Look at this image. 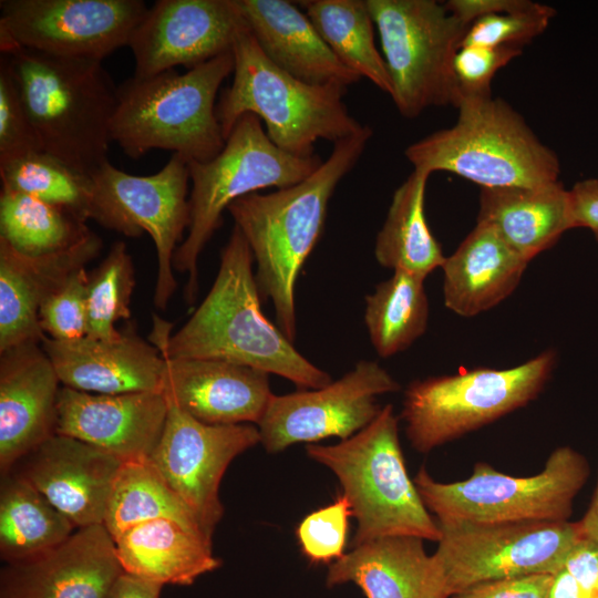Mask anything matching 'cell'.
Returning <instances> with one entry per match:
<instances>
[{
  "label": "cell",
  "instance_id": "16",
  "mask_svg": "<svg viewBox=\"0 0 598 598\" xmlns=\"http://www.w3.org/2000/svg\"><path fill=\"white\" fill-rule=\"evenodd\" d=\"M166 423L148 462L212 542L224 515L220 482L229 464L260 443L252 424L210 425L168 402Z\"/></svg>",
  "mask_w": 598,
  "mask_h": 598
},
{
  "label": "cell",
  "instance_id": "26",
  "mask_svg": "<svg viewBox=\"0 0 598 598\" xmlns=\"http://www.w3.org/2000/svg\"><path fill=\"white\" fill-rule=\"evenodd\" d=\"M415 536H388L352 547L330 564L328 587L352 582L367 598H450L441 570Z\"/></svg>",
  "mask_w": 598,
  "mask_h": 598
},
{
  "label": "cell",
  "instance_id": "48",
  "mask_svg": "<svg viewBox=\"0 0 598 598\" xmlns=\"http://www.w3.org/2000/svg\"><path fill=\"white\" fill-rule=\"evenodd\" d=\"M548 598H581L574 577L564 566L554 574Z\"/></svg>",
  "mask_w": 598,
  "mask_h": 598
},
{
  "label": "cell",
  "instance_id": "10",
  "mask_svg": "<svg viewBox=\"0 0 598 598\" xmlns=\"http://www.w3.org/2000/svg\"><path fill=\"white\" fill-rule=\"evenodd\" d=\"M555 364L556 352L546 350L508 369L476 368L412 381L401 411L411 446L429 453L525 406Z\"/></svg>",
  "mask_w": 598,
  "mask_h": 598
},
{
  "label": "cell",
  "instance_id": "22",
  "mask_svg": "<svg viewBox=\"0 0 598 598\" xmlns=\"http://www.w3.org/2000/svg\"><path fill=\"white\" fill-rule=\"evenodd\" d=\"M162 354L166 400L203 423L258 424L274 395L265 371L218 359Z\"/></svg>",
  "mask_w": 598,
  "mask_h": 598
},
{
  "label": "cell",
  "instance_id": "23",
  "mask_svg": "<svg viewBox=\"0 0 598 598\" xmlns=\"http://www.w3.org/2000/svg\"><path fill=\"white\" fill-rule=\"evenodd\" d=\"M121 331L115 340L45 337L41 344L63 386L96 394L163 392L159 349L141 338L132 323Z\"/></svg>",
  "mask_w": 598,
  "mask_h": 598
},
{
  "label": "cell",
  "instance_id": "39",
  "mask_svg": "<svg viewBox=\"0 0 598 598\" xmlns=\"http://www.w3.org/2000/svg\"><path fill=\"white\" fill-rule=\"evenodd\" d=\"M556 11L537 3L523 11L485 16L466 30L462 45L522 48L542 34Z\"/></svg>",
  "mask_w": 598,
  "mask_h": 598
},
{
  "label": "cell",
  "instance_id": "12",
  "mask_svg": "<svg viewBox=\"0 0 598 598\" xmlns=\"http://www.w3.org/2000/svg\"><path fill=\"white\" fill-rule=\"evenodd\" d=\"M91 178L90 219L126 237L151 236L157 257L153 301L165 310L177 288L173 257L189 225L187 162L173 154L157 173L138 176L105 161Z\"/></svg>",
  "mask_w": 598,
  "mask_h": 598
},
{
  "label": "cell",
  "instance_id": "44",
  "mask_svg": "<svg viewBox=\"0 0 598 598\" xmlns=\"http://www.w3.org/2000/svg\"><path fill=\"white\" fill-rule=\"evenodd\" d=\"M564 567L574 577L581 598H598V543L584 536L568 555Z\"/></svg>",
  "mask_w": 598,
  "mask_h": 598
},
{
  "label": "cell",
  "instance_id": "32",
  "mask_svg": "<svg viewBox=\"0 0 598 598\" xmlns=\"http://www.w3.org/2000/svg\"><path fill=\"white\" fill-rule=\"evenodd\" d=\"M338 60L391 96L392 84L374 42L373 19L365 0L300 2Z\"/></svg>",
  "mask_w": 598,
  "mask_h": 598
},
{
  "label": "cell",
  "instance_id": "38",
  "mask_svg": "<svg viewBox=\"0 0 598 598\" xmlns=\"http://www.w3.org/2000/svg\"><path fill=\"white\" fill-rule=\"evenodd\" d=\"M87 280L85 267L80 268L44 298L39 323L48 338L71 341L86 336Z\"/></svg>",
  "mask_w": 598,
  "mask_h": 598
},
{
  "label": "cell",
  "instance_id": "2",
  "mask_svg": "<svg viewBox=\"0 0 598 598\" xmlns=\"http://www.w3.org/2000/svg\"><path fill=\"white\" fill-rule=\"evenodd\" d=\"M371 136V127L364 125L361 132L336 142L329 157L302 182L246 195L227 209L251 250L259 293L272 302L277 327L291 342L297 333L299 272L323 231L337 185L357 164Z\"/></svg>",
  "mask_w": 598,
  "mask_h": 598
},
{
  "label": "cell",
  "instance_id": "36",
  "mask_svg": "<svg viewBox=\"0 0 598 598\" xmlns=\"http://www.w3.org/2000/svg\"><path fill=\"white\" fill-rule=\"evenodd\" d=\"M1 189L28 194L90 219L92 178L60 158L37 151L0 161Z\"/></svg>",
  "mask_w": 598,
  "mask_h": 598
},
{
  "label": "cell",
  "instance_id": "34",
  "mask_svg": "<svg viewBox=\"0 0 598 598\" xmlns=\"http://www.w3.org/2000/svg\"><path fill=\"white\" fill-rule=\"evenodd\" d=\"M161 518L176 520L212 544L147 460L123 462L110 493L103 526L114 539L133 526Z\"/></svg>",
  "mask_w": 598,
  "mask_h": 598
},
{
  "label": "cell",
  "instance_id": "15",
  "mask_svg": "<svg viewBox=\"0 0 598 598\" xmlns=\"http://www.w3.org/2000/svg\"><path fill=\"white\" fill-rule=\"evenodd\" d=\"M400 388L378 362L360 360L322 388L274 394L257 424L260 443L268 453H278L297 443L349 439L380 413L377 396Z\"/></svg>",
  "mask_w": 598,
  "mask_h": 598
},
{
  "label": "cell",
  "instance_id": "41",
  "mask_svg": "<svg viewBox=\"0 0 598 598\" xmlns=\"http://www.w3.org/2000/svg\"><path fill=\"white\" fill-rule=\"evenodd\" d=\"M42 151L9 60H0V161Z\"/></svg>",
  "mask_w": 598,
  "mask_h": 598
},
{
  "label": "cell",
  "instance_id": "6",
  "mask_svg": "<svg viewBox=\"0 0 598 598\" xmlns=\"http://www.w3.org/2000/svg\"><path fill=\"white\" fill-rule=\"evenodd\" d=\"M454 125L405 148L414 169L448 172L482 188L537 186L559 181L560 163L506 101L462 96Z\"/></svg>",
  "mask_w": 598,
  "mask_h": 598
},
{
  "label": "cell",
  "instance_id": "8",
  "mask_svg": "<svg viewBox=\"0 0 598 598\" xmlns=\"http://www.w3.org/2000/svg\"><path fill=\"white\" fill-rule=\"evenodd\" d=\"M321 164L317 154L299 157L278 148L261 120L251 113L238 120L215 157L187 163L192 182L189 225L174 254L173 269L188 275L184 295L189 306L197 297L199 256L220 227L224 210L246 195L298 184Z\"/></svg>",
  "mask_w": 598,
  "mask_h": 598
},
{
  "label": "cell",
  "instance_id": "11",
  "mask_svg": "<svg viewBox=\"0 0 598 598\" xmlns=\"http://www.w3.org/2000/svg\"><path fill=\"white\" fill-rule=\"evenodd\" d=\"M365 1L400 114L414 118L431 106L457 107L454 59L468 27L435 0Z\"/></svg>",
  "mask_w": 598,
  "mask_h": 598
},
{
  "label": "cell",
  "instance_id": "5",
  "mask_svg": "<svg viewBox=\"0 0 598 598\" xmlns=\"http://www.w3.org/2000/svg\"><path fill=\"white\" fill-rule=\"evenodd\" d=\"M231 52L233 81L216 104L225 141L247 113L264 121L278 148L299 157L315 155L319 140L334 144L363 130L343 102L347 89L312 85L281 70L265 55L248 27L237 35Z\"/></svg>",
  "mask_w": 598,
  "mask_h": 598
},
{
  "label": "cell",
  "instance_id": "19",
  "mask_svg": "<svg viewBox=\"0 0 598 598\" xmlns=\"http://www.w3.org/2000/svg\"><path fill=\"white\" fill-rule=\"evenodd\" d=\"M123 573L115 542L103 525L76 528L35 558L4 564L0 598H107Z\"/></svg>",
  "mask_w": 598,
  "mask_h": 598
},
{
  "label": "cell",
  "instance_id": "24",
  "mask_svg": "<svg viewBox=\"0 0 598 598\" xmlns=\"http://www.w3.org/2000/svg\"><path fill=\"white\" fill-rule=\"evenodd\" d=\"M102 239L91 231L73 247L43 256L22 255L0 239V352L47 337L39 323L44 298L101 251Z\"/></svg>",
  "mask_w": 598,
  "mask_h": 598
},
{
  "label": "cell",
  "instance_id": "20",
  "mask_svg": "<svg viewBox=\"0 0 598 598\" xmlns=\"http://www.w3.org/2000/svg\"><path fill=\"white\" fill-rule=\"evenodd\" d=\"M163 392L96 394L61 386L55 434L93 445L122 462L146 461L163 433Z\"/></svg>",
  "mask_w": 598,
  "mask_h": 598
},
{
  "label": "cell",
  "instance_id": "17",
  "mask_svg": "<svg viewBox=\"0 0 598 598\" xmlns=\"http://www.w3.org/2000/svg\"><path fill=\"white\" fill-rule=\"evenodd\" d=\"M247 27L235 0H158L134 29V78L193 69L233 49Z\"/></svg>",
  "mask_w": 598,
  "mask_h": 598
},
{
  "label": "cell",
  "instance_id": "3",
  "mask_svg": "<svg viewBox=\"0 0 598 598\" xmlns=\"http://www.w3.org/2000/svg\"><path fill=\"white\" fill-rule=\"evenodd\" d=\"M10 62L42 151L91 175L107 161L117 86L91 59L13 48Z\"/></svg>",
  "mask_w": 598,
  "mask_h": 598
},
{
  "label": "cell",
  "instance_id": "18",
  "mask_svg": "<svg viewBox=\"0 0 598 598\" xmlns=\"http://www.w3.org/2000/svg\"><path fill=\"white\" fill-rule=\"evenodd\" d=\"M123 462L81 440L54 434L10 472L37 488L76 528L103 525Z\"/></svg>",
  "mask_w": 598,
  "mask_h": 598
},
{
  "label": "cell",
  "instance_id": "25",
  "mask_svg": "<svg viewBox=\"0 0 598 598\" xmlns=\"http://www.w3.org/2000/svg\"><path fill=\"white\" fill-rule=\"evenodd\" d=\"M265 55L278 68L312 85L347 89L361 76L342 64L309 17L285 0H235Z\"/></svg>",
  "mask_w": 598,
  "mask_h": 598
},
{
  "label": "cell",
  "instance_id": "35",
  "mask_svg": "<svg viewBox=\"0 0 598 598\" xmlns=\"http://www.w3.org/2000/svg\"><path fill=\"white\" fill-rule=\"evenodd\" d=\"M92 230L70 212L28 194L1 189L0 239L38 257L66 250Z\"/></svg>",
  "mask_w": 598,
  "mask_h": 598
},
{
  "label": "cell",
  "instance_id": "40",
  "mask_svg": "<svg viewBox=\"0 0 598 598\" xmlns=\"http://www.w3.org/2000/svg\"><path fill=\"white\" fill-rule=\"evenodd\" d=\"M350 505L341 494L331 504L308 514L296 535L303 555L316 564H332L346 553Z\"/></svg>",
  "mask_w": 598,
  "mask_h": 598
},
{
  "label": "cell",
  "instance_id": "31",
  "mask_svg": "<svg viewBox=\"0 0 598 598\" xmlns=\"http://www.w3.org/2000/svg\"><path fill=\"white\" fill-rule=\"evenodd\" d=\"M76 527L19 475H0V558H35L66 540Z\"/></svg>",
  "mask_w": 598,
  "mask_h": 598
},
{
  "label": "cell",
  "instance_id": "9",
  "mask_svg": "<svg viewBox=\"0 0 598 598\" xmlns=\"http://www.w3.org/2000/svg\"><path fill=\"white\" fill-rule=\"evenodd\" d=\"M589 472L582 454L560 446L550 453L544 468L532 476L508 475L478 462L463 481L437 482L422 466L413 482L439 523L566 522Z\"/></svg>",
  "mask_w": 598,
  "mask_h": 598
},
{
  "label": "cell",
  "instance_id": "49",
  "mask_svg": "<svg viewBox=\"0 0 598 598\" xmlns=\"http://www.w3.org/2000/svg\"><path fill=\"white\" fill-rule=\"evenodd\" d=\"M579 522L581 524L584 535L587 538L598 543V478L588 509Z\"/></svg>",
  "mask_w": 598,
  "mask_h": 598
},
{
  "label": "cell",
  "instance_id": "50",
  "mask_svg": "<svg viewBox=\"0 0 598 598\" xmlns=\"http://www.w3.org/2000/svg\"><path fill=\"white\" fill-rule=\"evenodd\" d=\"M450 598H457V597L453 596V597H450Z\"/></svg>",
  "mask_w": 598,
  "mask_h": 598
},
{
  "label": "cell",
  "instance_id": "28",
  "mask_svg": "<svg viewBox=\"0 0 598 598\" xmlns=\"http://www.w3.org/2000/svg\"><path fill=\"white\" fill-rule=\"evenodd\" d=\"M476 223L493 228L528 262L575 228L569 190L559 181L482 188Z\"/></svg>",
  "mask_w": 598,
  "mask_h": 598
},
{
  "label": "cell",
  "instance_id": "29",
  "mask_svg": "<svg viewBox=\"0 0 598 598\" xmlns=\"http://www.w3.org/2000/svg\"><path fill=\"white\" fill-rule=\"evenodd\" d=\"M114 542L125 574L162 586H189L221 564L212 544L168 518L133 526Z\"/></svg>",
  "mask_w": 598,
  "mask_h": 598
},
{
  "label": "cell",
  "instance_id": "47",
  "mask_svg": "<svg viewBox=\"0 0 598 598\" xmlns=\"http://www.w3.org/2000/svg\"><path fill=\"white\" fill-rule=\"evenodd\" d=\"M163 587L123 573L107 598H159Z\"/></svg>",
  "mask_w": 598,
  "mask_h": 598
},
{
  "label": "cell",
  "instance_id": "13",
  "mask_svg": "<svg viewBox=\"0 0 598 598\" xmlns=\"http://www.w3.org/2000/svg\"><path fill=\"white\" fill-rule=\"evenodd\" d=\"M437 524L433 557L448 597L485 581L555 574L585 536L579 520Z\"/></svg>",
  "mask_w": 598,
  "mask_h": 598
},
{
  "label": "cell",
  "instance_id": "21",
  "mask_svg": "<svg viewBox=\"0 0 598 598\" xmlns=\"http://www.w3.org/2000/svg\"><path fill=\"white\" fill-rule=\"evenodd\" d=\"M61 386L41 343L0 352V475L55 434Z\"/></svg>",
  "mask_w": 598,
  "mask_h": 598
},
{
  "label": "cell",
  "instance_id": "46",
  "mask_svg": "<svg viewBox=\"0 0 598 598\" xmlns=\"http://www.w3.org/2000/svg\"><path fill=\"white\" fill-rule=\"evenodd\" d=\"M574 227L590 229L598 240V178L577 182L569 189Z\"/></svg>",
  "mask_w": 598,
  "mask_h": 598
},
{
  "label": "cell",
  "instance_id": "33",
  "mask_svg": "<svg viewBox=\"0 0 598 598\" xmlns=\"http://www.w3.org/2000/svg\"><path fill=\"white\" fill-rule=\"evenodd\" d=\"M425 277L394 270L365 297L364 322L375 352L389 358L406 350L426 330Z\"/></svg>",
  "mask_w": 598,
  "mask_h": 598
},
{
  "label": "cell",
  "instance_id": "27",
  "mask_svg": "<svg viewBox=\"0 0 598 598\" xmlns=\"http://www.w3.org/2000/svg\"><path fill=\"white\" fill-rule=\"evenodd\" d=\"M528 264L493 228L476 223L441 267L446 308L461 317L492 309L516 289Z\"/></svg>",
  "mask_w": 598,
  "mask_h": 598
},
{
  "label": "cell",
  "instance_id": "4",
  "mask_svg": "<svg viewBox=\"0 0 598 598\" xmlns=\"http://www.w3.org/2000/svg\"><path fill=\"white\" fill-rule=\"evenodd\" d=\"M233 71L229 51L184 73L174 69L127 79L117 86L111 141L134 159L157 148L172 151L187 163L212 159L225 145L216 97Z\"/></svg>",
  "mask_w": 598,
  "mask_h": 598
},
{
  "label": "cell",
  "instance_id": "42",
  "mask_svg": "<svg viewBox=\"0 0 598 598\" xmlns=\"http://www.w3.org/2000/svg\"><path fill=\"white\" fill-rule=\"evenodd\" d=\"M522 54L517 47L463 45L454 59L462 96H489L495 73Z\"/></svg>",
  "mask_w": 598,
  "mask_h": 598
},
{
  "label": "cell",
  "instance_id": "14",
  "mask_svg": "<svg viewBox=\"0 0 598 598\" xmlns=\"http://www.w3.org/2000/svg\"><path fill=\"white\" fill-rule=\"evenodd\" d=\"M147 9L142 0H1L0 50L102 61L128 44Z\"/></svg>",
  "mask_w": 598,
  "mask_h": 598
},
{
  "label": "cell",
  "instance_id": "7",
  "mask_svg": "<svg viewBox=\"0 0 598 598\" xmlns=\"http://www.w3.org/2000/svg\"><path fill=\"white\" fill-rule=\"evenodd\" d=\"M307 454L338 478L357 528L352 547L388 536L439 542L441 529L410 478L393 406H382L364 429L332 445L307 444Z\"/></svg>",
  "mask_w": 598,
  "mask_h": 598
},
{
  "label": "cell",
  "instance_id": "37",
  "mask_svg": "<svg viewBox=\"0 0 598 598\" xmlns=\"http://www.w3.org/2000/svg\"><path fill=\"white\" fill-rule=\"evenodd\" d=\"M135 287L132 256L124 241H115L103 260L89 275L86 289V336L115 340L122 331L120 320L131 318Z\"/></svg>",
  "mask_w": 598,
  "mask_h": 598
},
{
  "label": "cell",
  "instance_id": "1",
  "mask_svg": "<svg viewBox=\"0 0 598 598\" xmlns=\"http://www.w3.org/2000/svg\"><path fill=\"white\" fill-rule=\"evenodd\" d=\"M252 254L234 226L220 252L215 281L186 323L169 336L171 324L154 316L152 340L169 358L218 359L319 389L331 377L311 363L262 313Z\"/></svg>",
  "mask_w": 598,
  "mask_h": 598
},
{
  "label": "cell",
  "instance_id": "30",
  "mask_svg": "<svg viewBox=\"0 0 598 598\" xmlns=\"http://www.w3.org/2000/svg\"><path fill=\"white\" fill-rule=\"evenodd\" d=\"M430 174L414 169L394 190L385 220L377 235V261L394 270L427 277L442 267L445 256L425 218V189Z\"/></svg>",
  "mask_w": 598,
  "mask_h": 598
},
{
  "label": "cell",
  "instance_id": "43",
  "mask_svg": "<svg viewBox=\"0 0 598 598\" xmlns=\"http://www.w3.org/2000/svg\"><path fill=\"white\" fill-rule=\"evenodd\" d=\"M554 574H529L474 585L457 598H548Z\"/></svg>",
  "mask_w": 598,
  "mask_h": 598
},
{
  "label": "cell",
  "instance_id": "45",
  "mask_svg": "<svg viewBox=\"0 0 598 598\" xmlns=\"http://www.w3.org/2000/svg\"><path fill=\"white\" fill-rule=\"evenodd\" d=\"M446 9L465 25L485 16L523 11L532 8L535 2L528 0H448Z\"/></svg>",
  "mask_w": 598,
  "mask_h": 598
}]
</instances>
